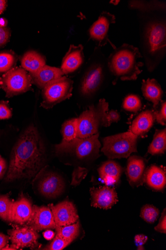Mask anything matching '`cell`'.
I'll return each mask as SVG.
<instances>
[{
  "instance_id": "41",
  "label": "cell",
  "mask_w": 166,
  "mask_h": 250,
  "mask_svg": "<svg viewBox=\"0 0 166 250\" xmlns=\"http://www.w3.org/2000/svg\"><path fill=\"white\" fill-rule=\"evenodd\" d=\"M9 237L3 234L0 233V250H3L9 242Z\"/></svg>"
},
{
  "instance_id": "38",
  "label": "cell",
  "mask_w": 166,
  "mask_h": 250,
  "mask_svg": "<svg viewBox=\"0 0 166 250\" xmlns=\"http://www.w3.org/2000/svg\"><path fill=\"white\" fill-rule=\"evenodd\" d=\"M155 230L162 233L166 234V216L165 209H164V212L162 213L159 224L155 227Z\"/></svg>"
},
{
  "instance_id": "5",
  "label": "cell",
  "mask_w": 166,
  "mask_h": 250,
  "mask_svg": "<svg viewBox=\"0 0 166 250\" xmlns=\"http://www.w3.org/2000/svg\"><path fill=\"white\" fill-rule=\"evenodd\" d=\"M90 62L80 85V92L86 98L97 94L104 83L106 72L109 70L107 58L101 48H96Z\"/></svg>"
},
{
  "instance_id": "45",
  "label": "cell",
  "mask_w": 166,
  "mask_h": 250,
  "mask_svg": "<svg viewBox=\"0 0 166 250\" xmlns=\"http://www.w3.org/2000/svg\"><path fill=\"white\" fill-rule=\"evenodd\" d=\"M1 158L2 157H1V155H0V160H1Z\"/></svg>"
},
{
  "instance_id": "18",
  "label": "cell",
  "mask_w": 166,
  "mask_h": 250,
  "mask_svg": "<svg viewBox=\"0 0 166 250\" xmlns=\"http://www.w3.org/2000/svg\"><path fill=\"white\" fill-rule=\"evenodd\" d=\"M155 120L154 109L142 111L133 120L129 131L137 136L144 135L149 131Z\"/></svg>"
},
{
  "instance_id": "25",
  "label": "cell",
  "mask_w": 166,
  "mask_h": 250,
  "mask_svg": "<svg viewBox=\"0 0 166 250\" xmlns=\"http://www.w3.org/2000/svg\"><path fill=\"white\" fill-rule=\"evenodd\" d=\"M128 6L129 9L141 13L166 11L165 1H129Z\"/></svg>"
},
{
  "instance_id": "3",
  "label": "cell",
  "mask_w": 166,
  "mask_h": 250,
  "mask_svg": "<svg viewBox=\"0 0 166 250\" xmlns=\"http://www.w3.org/2000/svg\"><path fill=\"white\" fill-rule=\"evenodd\" d=\"M142 57L138 48L124 43L115 48L107 58L110 73L114 77L113 84L118 80L134 81L142 73L144 63L139 61Z\"/></svg>"
},
{
  "instance_id": "11",
  "label": "cell",
  "mask_w": 166,
  "mask_h": 250,
  "mask_svg": "<svg viewBox=\"0 0 166 250\" xmlns=\"http://www.w3.org/2000/svg\"><path fill=\"white\" fill-rule=\"evenodd\" d=\"M10 236L14 250L30 247L35 249L39 246L37 240L39 237L37 231L31 227L25 225L23 227L16 226L9 231Z\"/></svg>"
},
{
  "instance_id": "4",
  "label": "cell",
  "mask_w": 166,
  "mask_h": 250,
  "mask_svg": "<svg viewBox=\"0 0 166 250\" xmlns=\"http://www.w3.org/2000/svg\"><path fill=\"white\" fill-rule=\"evenodd\" d=\"M109 104L101 99L96 104H92L77 118V138L86 139L99 133L102 126L111 125L108 119Z\"/></svg>"
},
{
  "instance_id": "37",
  "label": "cell",
  "mask_w": 166,
  "mask_h": 250,
  "mask_svg": "<svg viewBox=\"0 0 166 250\" xmlns=\"http://www.w3.org/2000/svg\"><path fill=\"white\" fill-rule=\"evenodd\" d=\"M11 31L6 26H0V47L4 46L9 41Z\"/></svg>"
},
{
  "instance_id": "12",
  "label": "cell",
  "mask_w": 166,
  "mask_h": 250,
  "mask_svg": "<svg viewBox=\"0 0 166 250\" xmlns=\"http://www.w3.org/2000/svg\"><path fill=\"white\" fill-rule=\"evenodd\" d=\"M49 208L52 212L56 227L69 225L78 221L77 210L72 202L64 201L55 206L50 204Z\"/></svg>"
},
{
  "instance_id": "27",
  "label": "cell",
  "mask_w": 166,
  "mask_h": 250,
  "mask_svg": "<svg viewBox=\"0 0 166 250\" xmlns=\"http://www.w3.org/2000/svg\"><path fill=\"white\" fill-rule=\"evenodd\" d=\"M56 235L64 239L73 242L76 239L80 233V223L76 222L67 226L56 227Z\"/></svg>"
},
{
  "instance_id": "13",
  "label": "cell",
  "mask_w": 166,
  "mask_h": 250,
  "mask_svg": "<svg viewBox=\"0 0 166 250\" xmlns=\"http://www.w3.org/2000/svg\"><path fill=\"white\" fill-rule=\"evenodd\" d=\"M26 225L37 231L56 229L52 212L50 208L45 207L33 206L32 215Z\"/></svg>"
},
{
  "instance_id": "20",
  "label": "cell",
  "mask_w": 166,
  "mask_h": 250,
  "mask_svg": "<svg viewBox=\"0 0 166 250\" xmlns=\"http://www.w3.org/2000/svg\"><path fill=\"white\" fill-rule=\"evenodd\" d=\"M145 169L143 159L137 156L130 157L128 160L127 174L132 186H139L142 183Z\"/></svg>"
},
{
  "instance_id": "31",
  "label": "cell",
  "mask_w": 166,
  "mask_h": 250,
  "mask_svg": "<svg viewBox=\"0 0 166 250\" xmlns=\"http://www.w3.org/2000/svg\"><path fill=\"white\" fill-rule=\"evenodd\" d=\"M142 102L139 97L135 95H129L124 99L123 108L126 111L137 112L142 108Z\"/></svg>"
},
{
  "instance_id": "36",
  "label": "cell",
  "mask_w": 166,
  "mask_h": 250,
  "mask_svg": "<svg viewBox=\"0 0 166 250\" xmlns=\"http://www.w3.org/2000/svg\"><path fill=\"white\" fill-rule=\"evenodd\" d=\"M87 174V170L86 168L78 167L73 173L72 184L74 185L79 184Z\"/></svg>"
},
{
  "instance_id": "34",
  "label": "cell",
  "mask_w": 166,
  "mask_h": 250,
  "mask_svg": "<svg viewBox=\"0 0 166 250\" xmlns=\"http://www.w3.org/2000/svg\"><path fill=\"white\" fill-rule=\"evenodd\" d=\"M159 109H154L156 121L162 125L166 123V102L162 101L159 104Z\"/></svg>"
},
{
  "instance_id": "30",
  "label": "cell",
  "mask_w": 166,
  "mask_h": 250,
  "mask_svg": "<svg viewBox=\"0 0 166 250\" xmlns=\"http://www.w3.org/2000/svg\"><path fill=\"white\" fill-rule=\"evenodd\" d=\"M13 202L7 195L0 196V218L6 221L12 222Z\"/></svg>"
},
{
  "instance_id": "1",
  "label": "cell",
  "mask_w": 166,
  "mask_h": 250,
  "mask_svg": "<svg viewBox=\"0 0 166 250\" xmlns=\"http://www.w3.org/2000/svg\"><path fill=\"white\" fill-rule=\"evenodd\" d=\"M45 159L39 132L31 125L21 134L13 149L5 181L33 178L43 167Z\"/></svg>"
},
{
  "instance_id": "15",
  "label": "cell",
  "mask_w": 166,
  "mask_h": 250,
  "mask_svg": "<svg viewBox=\"0 0 166 250\" xmlns=\"http://www.w3.org/2000/svg\"><path fill=\"white\" fill-rule=\"evenodd\" d=\"M92 197L91 206L94 208L103 209H109L117 201V195L114 188L108 186L90 189Z\"/></svg>"
},
{
  "instance_id": "39",
  "label": "cell",
  "mask_w": 166,
  "mask_h": 250,
  "mask_svg": "<svg viewBox=\"0 0 166 250\" xmlns=\"http://www.w3.org/2000/svg\"><path fill=\"white\" fill-rule=\"evenodd\" d=\"M121 118L120 113L116 110H111L108 112V119L109 123L111 124L112 123H116L119 121Z\"/></svg>"
},
{
  "instance_id": "32",
  "label": "cell",
  "mask_w": 166,
  "mask_h": 250,
  "mask_svg": "<svg viewBox=\"0 0 166 250\" xmlns=\"http://www.w3.org/2000/svg\"><path fill=\"white\" fill-rule=\"evenodd\" d=\"M159 210L155 207L146 205L142 208L141 217L148 223L152 224L156 221L159 215Z\"/></svg>"
},
{
  "instance_id": "9",
  "label": "cell",
  "mask_w": 166,
  "mask_h": 250,
  "mask_svg": "<svg viewBox=\"0 0 166 250\" xmlns=\"http://www.w3.org/2000/svg\"><path fill=\"white\" fill-rule=\"evenodd\" d=\"M99 133L86 139L76 138L70 142H62L55 146L57 153H74L80 159L96 156L99 153L101 144Z\"/></svg>"
},
{
  "instance_id": "17",
  "label": "cell",
  "mask_w": 166,
  "mask_h": 250,
  "mask_svg": "<svg viewBox=\"0 0 166 250\" xmlns=\"http://www.w3.org/2000/svg\"><path fill=\"white\" fill-rule=\"evenodd\" d=\"M29 74L32 83L41 89L51 82L64 76L59 68L47 65L43 66L37 72Z\"/></svg>"
},
{
  "instance_id": "21",
  "label": "cell",
  "mask_w": 166,
  "mask_h": 250,
  "mask_svg": "<svg viewBox=\"0 0 166 250\" xmlns=\"http://www.w3.org/2000/svg\"><path fill=\"white\" fill-rule=\"evenodd\" d=\"M141 90L145 99L153 104L154 109L162 101L163 91L160 84L155 79H148L146 81H143Z\"/></svg>"
},
{
  "instance_id": "8",
  "label": "cell",
  "mask_w": 166,
  "mask_h": 250,
  "mask_svg": "<svg viewBox=\"0 0 166 250\" xmlns=\"http://www.w3.org/2000/svg\"><path fill=\"white\" fill-rule=\"evenodd\" d=\"M74 81L66 76L56 80L45 86L42 91L41 106L45 109L53 108L57 104L73 96Z\"/></svg>"
},
{
  "instance_id": "19",
  "label": "cell",
  "mask_w": 166,
  "mask_h": 250,
  "mask_svg": "<svg viewBox=\"0 0 166 250\" xmlns=\"http://www.w3.org/2000/svg\"><path fill=\"white\" fill-rule=\"evenodd\" d=\"M33 207L30 201L22 197L13 202L12 210V222L20 225L26 224L31 218Z\"/></svg>"
},
{
  "instance_id": "6",
  "label": "cell",
  "mask_w": 166,
  "mask_h": 250,
  "mask_svg": "<svg viewBox=\"0 0 166 250\" xmlns=\"http://www.w3.org/2000/svg\"><path fill=\"white\" fill-rule=\"evenodd\" d=\"M137 138L129 131L108 136L103 140L102 151L111 159L128 158L137 152Z\"/></svg>"
},
{
  "instance_id": "16",
  "label": "cell",
  "mask_w": 166,
  "mask_h": 250,
  "mask_svg": "<svg viewBox=\"0 0 166 250\" xmlns=\"http://www.w3.org/2000/svg\"><path fill=\"white\" fill-rule=\"evenodd\" d=\"M64 183L58 174L49 173L45 174L39 182L38 189L47 197L54 198L60 195L64 190Z\"/></svg>"
},
{
  "instance_id": "23",
  "label": "cell",
  "mask_w": 166,
  "mask_h": 250,
  "mask_svg": "<svg viewBox=\"0 0 166 250\" xmlns=\"http://www.w3.org/2000/svg\"><path fill=\"white\" fill-rule=\"evenodd\" d=\"M21 67L29 73H35L46 65L44 56L35 51L26 52L20 59Z\"/></svg>"
},
{
  "instance_id": "24",
  "label": "cell",
  "mask_w": 166,
  "mask_h": 250,
  "mask_svg": "<svg viewBox=\"0 0 166 250\" xmlns=\"http://www.w3.org/2000/svg\"><path fill=\"white\" fill-rule=\"evenodd\" d=\"M145 177L147 184L153 189L160 191L166 187V172L156 166L150 167L147 171Z\"/></svg>"
},
{
  "instance_id": "33",
  "label": "cell",
  "mask_w": 166,
  "mask_h": 250,
  "mask_svg": "<svg viewBox=\"0 0 166 250\" xmlns=\"http://www.w3.org/2000/svg\"><path fill=\"white\" fill-rule=\"evenodd\" d=\"M71 242L64 239L56 235L51 244L44 248V250H62L68 246Z\"/></svg>"
},
{
  "instance_id": "26",
  "label": "cell",
  "mask_w": 166,
  "mask_h": 250,
  "mask_svg": "<svg viewBox=\"0 0 166 250\" xmlns=\"http://www.w3.org/2000/svg\"><path fill=\"white\" fill-rule=\"evenodd\" d=\"M166 149V130H156L148 152L153 155L164 154Z\"/></svg>"
},
{
  "instance_id": "10",
  "label": "cell",
  "mask_w": 166,
  "mask_h": 250,
  "mask_svg": "<svg viewBox=\"0 0 166 250\" xmlns=\"http://www.w3.org/2000/svg\"><path fill=\"white\" fill-rule=\"evenodd\" d=\"M116 18L115 16L107 11H103L98 19L94 22L89 29V33L90 38L95 42L96 48H101L109 42L112 48H116L110 41L109 31L111 25L115 24Z\"/></svg>"
},
{
  "instance_id": "40",
  "label": "cell",
  "mask_w": 166,
  "mask_h": 250,
  "mask_svg": "<svg viewBox=\"0 0 166 250\" xmlns=\"http://www.w3.org/2000/svg\"><path fill=\"white\" fill-rule=\"evenodd\" d=\"M148 237L144 235H138L135 237V242L138 247V249L143 246L148 241Z\"/></svg>"
},
{
  "instance_id": "44",
  "label": "cell",
  "mask_w": 166,
  "mask_h": 250,
  "mask_svg": "<svg viewBox=\"0 0 166 250\" xmlns=\"http://www.w3.org/2000/svg\"><path fill=\"white\" fill-rule=\"evenodd\" d=\"M7 7V1L4 0H0V15H1Z\"/></svg>"
},
{
  "instance_id": "42",
  "label": "cell",
  "mask_w": 166,
  "mask_h": 250,
  "mask_svg": "<svg viewBox=\"0 0 166 250\" xmlns=\"http://www.w3.org/2000/svg\"><path fill=\"white\" fill-rule=\"evenodd\" d=\"M7 168V165L5 161L3 158L0 160V178L3 177L5 174Z\"/></svg>"
},
{
  "instance_id": "35",
  "label": "cell",
  "mask_w": 166,
  "mask_h": 250,
  "mask_svg": "<svg viewBox=\"0 0 166 250\" xmlns=\"http://www.w3.org/2000/svg\"><path fill=\"white\" fill-rule=\"evenodd\" d=\"M12 116V112L8 105V103L0 101V120H7Z\"/></svg>"
},
{
  "instance_id": "2",
  "label": "cell",
  "mask_w": 166,
  "mask_h": 250,
  "mask_svg": "<svg viewBox=\"0 0 166 250\" xmlns=\"http://www.w3.org/2000/svg\"><path fill=\"white\" fill-rule=\"evenodd\" d=\"M139 51L148 71L153 72L166 54V11L137 12Z\"/></svg>"
},
{
  "instance_id": "22",
  "label": "cell",
  "mask_w": 166,
  "mask_h": 250,
  "mask_svg": "<svg viewBox=\"0 0 166 250\" xmlns=\"http://www.w3.org/2000/svg\"><path fill=\"white\" fill-rule=\"evenodd\" d=\"M122 172V167L113 161L106 162L98 169L101 179L107 186L117 183Z\"/></svg>"
},
{
  "instance_id": "28",
  "label": "cell",
  "mask_w": 166,
  "mask_h": 250,
  "mask_svg": "<svg viewBox=\"0 0 166 250\" xmlns=\"http://www.w3.org/2000/svg\"><path fill=\"white\" fill-rule=\"evenodd\" d=\"M17 61V56L12 51L0 53V75H4L15 67Z\"/></svg>"
},
{
  "instance_id": "7",
  "label": "cell",
  "mask_w": 166,
  "mask_h": 250,
  "mask_svg": "<svg viewBox=\"0 0 166 250\" xmlns=\"http://www.w3.org/2000/svg\"><path fill=\"white\" fill-rule=\"evenodd\" d=\"M32 85L29 73L20 67H14L0 78V87L9 98L33 90Z\"/></svg>"
},
{
  "instance_id": "43",
  "label": "cell",
  "mask_w": 166,
  "mask_h": 250,
  "mask_svg": "<svg viewBox=\"0 0 166 250\" xmlns=\"http://www.w3.org/2000/svg\"><path fill=\"white\" fill-rule=\"evenodd\" d=\"M55 236V233L50 230H47L43 233V236L47 240H51L54 238Z\"/></svg>"
},
{
  "instance_id": "29",
  "label": "cell",
  "mask_w": 166,
  "mask_h": 250,
  "mask_svg": "<svg viewBox=\"0 0 166 250\" xmlns=\"http://www.w3.org/2000/svg\"><path fill=\"white\" fill-rule=\"evenodd\" d=\"M62 141L70 142L77 138V118L66 121L62 126Z\"/></svg>"
},
{
  "instance_id": "14",
  "label": "cell",
  "mask_w": 166,
  "mask_h": 250,
  "mask_svg": "<svg viewBox=\"0 0 166 250\" xmlns=\"http://www.w3.org/2000/svg\"><path fill=\"white\" fill-rule=\"evenodd\" d=\"M84 47L82 44H71L68 51L63 57L61 70L64 75L75 73L84 62Z\"/></svg>"
}]
</instances>
